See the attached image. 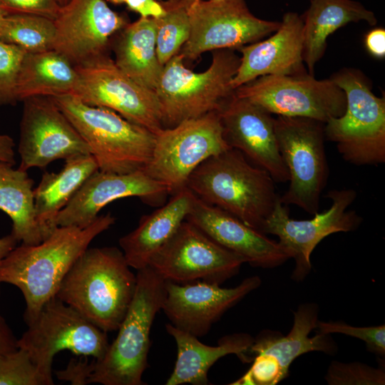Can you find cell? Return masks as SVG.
<instances>
[{
  "label": "cell",
  "mask_w": 385,
  "mask_h": 385,
  "mask_svg": "<svg viewBox=\"0 0 385 385\" xmlns=\"http://www.w3.org/2000/svg\"><path fill=\"white\" fill-rule=\"evenodd\" d=\"M114 223L115 217L107 213L83 229L57 227L41 242L21 243L0 262V283L17 287L24 295L26 324L56 295L64 277L93 240Z\"/></svg>",
  "instance_id": "1"
},
{
  "label": "cell",
  "mask_w": 385,
  "mask_h": 385,
  "mask_svg": "<svg viewBox=\"0 0 385 385\" xmlns=\"http://www.w3.org/2000/svg\"><path fill=\"white\" fill-rule=\"evenodd\" d=\"M130 268L115 247H88L64 277L56 296L102 331H116L136 288V274Z\"/></svg>",
  "instance_id": "2"
},
{
  "label": "cell",
  "mask_w": 385,
  "mask_h": 385,
  "mask_svg": "<svg viewBox=\"0 0 385 385\" xmlns=\"http://www.w3.org/2000/svg\"><path fill=\"white\" fill-rule=\"evenodd\" d=\"M274 183L268 172L230 148L197 166L186 188L202 201L262 233L279 197Z\"/></svg>",
  "instance_id": "3"
},
{
  "label": "cell",
  "mask_w": 385,
  "mask_h": 385,
  "mask_svg": "<svg viewBox=\"0 0 385 385\" xmlns=\"http://www.w3.org/2000/svg\"><path fill=\"white\" fill-rule=\"evenodd\" d=\"M131 303L114 341L100 360L93 359L88 384L143 385L148 367L150 333L165 300V279L150 266L138 270Z\"/></svg>",
  "instance_id": "4"
},
{
  "label": "cell",
  "mask_w": 385,
  "mask_h": 385,
  "mask_svg": "<svg viewBox=\"0 0 385 385\" xmlns=\"http://www.w3.org/2000/svg\"><path fill=\"white\" fill-rule=\"evenodd\" d=\"M91 149L98 170L125 174L143 170L151 158L155 133L117 113L68 95L52 98Z\"/></svg>",
  "instance_id": "5"
},
{
  "label": "cell",
  "mask_w": 385,
  "mask_h": 385,
  "mask_svg": "<svg viewBox=\"0 0 385 385\" xmlns=\"http://www.w3.org/2000/svg\"><path fill=\"white\" fill-rule=\"evenodd\" d=\"M212 51L211 64L203 72L186 68L180 53L164 65L155 91L160 106L163 128H172L183 120L219 111L234 94L231 81L240 56L235 49Z\"/></svg>",
  "instance_id": "6"
},
{
  "label": "cell",
  "mask_w": 385,
  "mask_h": 385,
  "mask_svg": "<svg viewBox=\"0 0 385 385\" xmlns=\"http://www.w3.org/2000/svg\"><path fill=\"white\" fill-rule=\"evenodd\" d=\"M345 93L343 115L324 123V135L344 160L356 165L385 162V98L371 91L364 73L344 68L330 78Z\"/></svg>",
  "instance_id": "7"
},
{
  "label": "cell",
  "mask_w": 385,
  "mask_h": 385,
  "mask_svg": "<svg viewBox=\"0 0 385 385\" xmlns=\"http://www.w3.org/2000/svg\"><path fill=\"white\" fill-rule=\"evenodd\" d=\"M18 339L37 367L46 385H53L52 363L62 350L101 359L108 346L106 332L88 321L56 296L50 299Z\"/></svg>",
  "instance_id": "8"
},
{
  "label": "cell",
  "mask_w": 385,
  "mask_h": 385,
  "mask_svg": "<svg viewBox=\"0 0 385 385\" xmlns=\"http://www.w3.org/2000/svg\"><path fill=\"white\" fill-rule=\"evenodd\" d=\"M324 128V123L310 118H274L278 148L289 177V188L279 201L312 215L318 212L329 175Z\"/></svg>",
  "instance_id": "9"
},
{
  "label": "cell",
  "mask_w": 385,
  "mask_h": 385,
  "mask_svg": "<svg viewBox=\"0 0 385 385\" xmlns=\"http://www.w3.org/2000/svg\"><path fill=\"white\" fill-rule=\"evenodd\" d=\"M155 135L151 158L143 170L170 195L186 188L190 175L203 161L231 148L219 111L163 128Z\"/></svg>",
  "instance_id": "10"
},
{
  "label": "cell",
  "mask_w": 385,
  "mask_h": 385,
  "mask_svg": "<svg viewBox=\"0 0 385 385\" xmlns=\"http://www.w3.org/2000/svg\"><path fill=\"white\" fill-rule=\"evenodd\" d=\"M235 94L271 114L306 117L324 123L343 115L344 91L329 78L303 75H267L237 87Z\"/></svg>",
  "instance_id": "11"
},
{
  "label": "cell",
  "mask_w": 385,
  "mask_h": 385,
  "mask_svg": "<svg viewBox=\"0 0 385 385\" xmlns=\"http://www.w3.org/2000/svg\"><path fill=\"white\" fill-rule=\"evenodd\" d=\"M246 262L242 256L222 247L185 220L152 256L148 266L173 282L221 284L236 275Z\"/></svg>",
  "instance_id": "12"
},
{
  "label": "cell",
  "mask_w": 385,
  "mask_h": 385,
  "mask_svg": "<svg viewBox=\"0 0 385 385\" xmlns=\"http://www.w3.org/2000/svg\"><path fill=\"white\" fill-rule=\"evenodd\" d=\"M75 67L79 82L73 96L89 106L110 109L154 133L163 128L155 92L130 78L106 53Z\"/></svg>",
  "instance_id": "13"
},
{
  "label": "cell",
  "mask_w": 385,
  "mask_h": 385,
  "mask_svg": "<svg viewBox=\"0 0 385 385\" xmlns=\"http://www.w3.org/2000/svg\"><path fill=\"white\" fill-rule=\"evenodd\" d=\"M190 35L178 53L194 61L202 53L217 49H239L263 39L280 21L256 17L245 0H201L188 8Z\"/></svg>",
  "instance_id": "14"
},
{
  "label": "cell",
  "mask_w": 385,
  "mask_h": 385,
  "mask_svg": "<svg viewBox=\"0 0 385 385\" xmlns=\"http://www.w3.org/2000/svg\"><path fill=\"white\" fill-rule=\"evenodd\" d=\"M356 192L353 189L332 190L327 197L331 207L322 213L314 214L310 220L290 218L287 205L277 200L274 209L266 220L263 234L277 236L279 242L287 248L294 260L292 279L303 280L310 272V256L317 245L327 236L339 232L357 229L362 218L354 210H347L354 202Z\"/></svg>",
  "instance_id": "15"
},
{
  "label": "cell",
  "mask_w": 385,
  "mask_h": 385,
  "mask_svg": "<svg viewBox=\"0 0 385 385\" xmlns=\"http://www.w3.org/2000/svg\"><path fill=\"white\" fill-rule=\"evenodd\" d=\"M22 102L19 169L45 168L57 160L91 154L88 145L51 97H31Z\"/></svg>",
  "instance_id": "16"
},
{
  "label": "cell",
  "mask_w": 385,
  "mask_h": 385,
  "mask_svg": "<svg viewBox=\"0 0 385 385\" xmlns=\"http://www.w3.org/2000/svg\"><path fill=\"white\" fill-rule=\"evenodd\" d=\"M53 22L52 48L74 66L106 53L110 38L128 24L105 0H69Z\"/></svg>",
  "instance_id": "17"
},
{
  "label": "cell",
  "mask_w": 385,
  "mask_h": 385,
  "mask_svg": "<svg viewBox=\"0 0 385 385\" xmlns=\"http://www.w3.org/2000/svg\"><path fill=\"white\" fill-rule=\"evenodd\" d=\"M225 138L274 182L287 183L289 173L278 148L274 118L262 107L234 94L219 111Z\"/></svg>",
  "instance_id": "18"
},
{
  "label": "cell",
  "mask_w": 385,
  "mask_h": 385,
  "mask_svg": "<svg viewBox=\"0 0 385 385\" xmlns=\"http://www.w3.org/2000/svg\"><path fill=\"white\" fill-rule=\"evenodd\" d=\"M260 284L258 276L247 277L232 288L202 281L178 284L165 280L162 309L172 325L201 337L225 312Z\"/></svg>",
  "instance_id": "19"
},
{
  "label": "cell",
  "mask_w": 385,
  "mask_h": 385,
  "mask_svg": "<svg viewBox=\"0 0 385 385\" xmlns=\"http://www.w3.org/2000/svg\"><path fill=\"white\" fill-rule=\"evenodd\" d=\"M168 194L166 187L148 175L143 170L125 174L100 170L92 174L81 186L66 206L57 215L56 227L85 228L111 202L138 197L151 202Z\"/></svg>",
  "instance_id": "20"
},
{
  "label": "cell",
  "mask_w": 385,
  "mask_h": 385,
  "mask_svg": "<svg viewBox=\"0 0 385 385\" xmlns=\"http://www.w3.org/2000/svg\"><path fill=\"white\" fill-rule=\"evenodd\" d=\"M237 50L241 55L231 81L233 90L263 76L308 73L303 58L304 23L296 12L284 14L279 27L267 38Z\"/></svg>",
  "instance_id": "21"
},
{
  "label": "cell",
  "mask_w": 385,
  "mask_h": 385,
  "mask_svg": "<svg viewBox=\"0 0 385 385\" xmlns=\"http://www.w3.org/2000/svg\"><path fill=\"white\" fill-rule=\"evenodd\" d=\"M185 220L222 247L242 256L252 266L274 268L292 258L289 251L279 242L196 196Z\"/></svg>",
  "instance_id": "22"
},
{
  "label": "cell",
  "mask_w": 385,
  "mask_h": 385,
  "mask_svg": "<svg viewBox=\"0 0 385 385\" xmlns=\"http://www.w3.org/2000/svg\"><path fill=\"white\" fill-rule=\"evenodd\" d=\"M165 329L175 339L178 350L175 367L166 385L208 384L209 369L218 359L228 354H236L244 362L252 360L250 350L254 339L248 334L225 336L217 346H208L200 342L198 337L171 324H167Z\"/></svg>",
  "instance_id": "23"
},
{
  "label": "cell",
  "mask_w": 385,
  "mask_h": 385,
  "mask_svg": "<svg viewBox=\"0 0 385 385\" xmlns=\"http://www.w3.org/2000/svg\"><path fill=\"white\" fill-rule=\"evenodd\" d=\"M195 195L187 188L168 203L143 215L138 227L119 240L125 258L137 270L148 266L152 256L173 235L190 213Z\"/></svg>",
  "instance_id": "24"
},
{
  "label": "cell",
  "mask_w": 385,
  "mask_h": 385,
  "mask_svg": "<svg viewBox=\"0 0 385 385\" xmlns=\"http://www.w3.org/2000/svg\"><path fill=\"white\" fill-rule=\"evenodd\" d=\"M319 307L315 303L300 304L294 314V324L286 336L273 331H264L254 339L250 354H267L273 356L288 375L289 368L294 359L310 351H322L327 354L337 352V346L330 334H320L309 337L318 321Z\"/></svg>",
  "instance_id": "25"
},
{
  "label": "cell",
  "mask_w": 385,
  "mask_h": 385,
  "mask_svg": "<svg viewBox=\"0 0 385 385\" xmlns=\"http://www.w3.org/2000/svg\"><path fill=\"white\" fill-rule=\"evenodd\" d=\"M304 23V64L309 74L314 76L316 63L323 57L329 35L349 23L366 21L375 26L374 13L354 0H311L302 15Z\"/></svg>",
  "instance_id": "26"
},
{
  "label": "cell",
  "mask_w": 385,
  "mask_h": 385,
  "mask_svg": "<svg viewBox=\"0 0 385 385\" xmlns=\"http://www.w3.org/2000/svg\"><path fill=\"white\" fill-rule=\"evenodd\" d=\"M79 76L75 66L53 49L26 53L16 83L17 101L37 96H73Z\"/></svg>",
  "instance_id": "27"
},
{
  "label": "cell",
  "mask_w": 385,
  "mask_h": 385,
  "mask_svg": "<svg viewBox=\"0 0 385 385\" xmlns=\"http://www.w3.org/2000/svg\"><path fill=\"white\" fill-rule=\"evenodd\" d=\"M98 170L91 154L81 155L65 160L58 173L45 172L34 189L36 219L46 237L57 227L55 220L83 183Z\"/></svg>",
  "instance_id": "28"
},
{
  "label": "cell",
  "mask_w": 385,
  "mask_h": 385,
  "mask_svg": "<svg viewBox=\"0 0 385 385\" xmlns=\"http://www.w3.org/2000/svg\"><path fill=\"white\" fill-rule=\"evenodd\" d=\"M120 31L114 47L115 63L135 82L155 91L164 67L156 53V20L140 17Z\"/></svg>",
  "instance_id": "29"
},
{
  "label": "cell",
  "mask_w": 385,
  "mask_h": 385,
  "mask_svg": "<svg viewBox=\"0 0 385 385\" xmlns=\"http://www.w3.org/2000/svg\"><path fill=\"white\" fill-rule=\"evenodd\" d=\"M13 166L0 160V210L11 218V233L18 242L36 245L46 236L36 216L34 180Z\"/></svg>",
  "instance_id": "30"
},
{
  "label": "cell",
  "mask_w": 385,
  "mask_h": 385,
  "mask_svg": "<svg viewBox=\"0 0 385 385\" xmlns=\"http://www.w3.org/2000/svg\"><path fill=\"white\" fill-rule=\"evenodd\" d=\"M53 20L24 14H6L0 21V39L15 45L26 53L53 49Z\"/></svg>",
  "instance_id": "31"
},
{
  "label": "cell",
  "mask_w": 385,
  "mask_h": 385,
  "mask_svg": "<svg viewBox=\"0 0 385 385\" xmlns=\"http://www.w3.org/2000/svg\"><path fill=\"white\" fill-rule=\"evenodd\" d=\"M165 14L156 20V53L160 63L164 65L178 54L190 35L188 8L186 0L163 2Z\"/></svg>",
  "instance_id": "32"
},
{
  "label": "cell",
  "mask_w": 385,
  "mask_h": 385,
  "mask_svg": "<svg viewBox=\"0 0 385 385\" xmlns=\"http://www.w3.org/2000/svg\"><path fill=\"white\" fill-rule=\"evenodd\" d=\"M0 385H46L29 353L18 348L0 355Z\"/></svg>",
  "instance_id": "33"
},
{
  "label": "cell",
  "mask_w": 385,
  "mask_h": 385,
  "mask_svg": "<svg viewBox=\"0 0 385 385\" xmlns=\"http://www.w3.org/2000/svg\"><path fill=\"white\" fill-rule=\"evenodd\" d=\"M324 379L329 385H384L385 371L361 362L333 361Z\"/></svg>",
  "instance_id": "34"
},
{
  "label": "cell",
  "mask_w": 385,
  "mask_h": 385,
  "mask_svg": "<svg viewBox=\"0 0 385 385\" xmlns=\"http://www.w3.org/2000/svg\"><path fill=\"white\" fill-rule=\"evenodd\" d=\"M26 52L0 39V106L15 105L16 83Z\"/></svg>",
  "instance_id": "35"
},
{
  "label": "cell",
  "mask_w": 385,
  "mask_h": 385,
  "mask_svg": "<svg viewBox=\"0 0 385 385\" xmlns=\"http://www.w3.org/2000/svg\"><path fill=\"white\" fill-rule=\"evenodd\" d=\"M317 333L330 334H344L364 341L366 349L378 357L385 356V325L357 327L343 322L317 321Z\"/></svg>",
  "instance_id": "36"
},
{
  "label": "cell",
  "mask_w": 385,
  "mask_h": 385,
  "mask_svg": "<svg viewBox=\"0 0 385 385\" xmlns=\"http://www.w3.org/2000/svg\"><path fill=\"white\" fill-rule=\"evenodd\" d=\"M287 376L273 356L258 354L254 356L247 372L232 384L275 385Z\"/></svg>",
  "instance_id": "37"
},
{
  "label": "cell",
  "mask_w": 385,
  "mask_h": 385,
  "mask_svg": "<svg viewBox=\"0 0 385 385\" xmlns=\"http://www.w3.org/2000/svg\"><path fill=\"white\" fill-rule=\"evenodd\" d=\"M58 0H0L4 14H33L54 20L60 9Z\"/></svg>",
  "instance_id": "38"
},
{
  "label": "cell",
  "mask_w": 385,
  "mask_h": 385,
  "mask_svg": "<svg viewBox=\"0 0 385 385\" xmlns=\"http://www.w3.org/2000/svg\"><path fill=\"white\" fill-rule=\"evenodd\" d=\"M86 356L83 359H71L67 367L56 372L57 379L69 381L73 385L88 384L89 377L93 369V359L91 362Z\"/></svg>",
  "instance_id": "39"
},
{
  "label": "cell",
  "mask_w": 385,
  "mask_h": 385,
  "mask_svg": "<svg viewBox=\"0 0 385 385\" xmlns=\"http://www.w3.org/2000/svg\"><path fill=\"white\" fill-rule=\"evenodd\" d=\"M125 4L128 9L138 13L141 18L158 19L166 13L163 2L158 0H126Z\"/></svg>",
  "instance_id": "40"
},
{
  "label": "cell",
  "mask_w": 385,
  "mask_h": 385,
  "mask_svg": "<svg viewBox=\"0 0 385 385\" xmlns=\"http://www.w3.org/2000/svg\"><path fill=\"white\" fill-rule=\"evenodd\" d=\"M364 45L367 51L374 57L384 58L385 56V29L374 28L364 37Z\"/></svg>",
  "instance_id": "41"
},
{
  "label": "cell",
  "mask_w": 385,
  "mask_h": 385,
  "mask_svg": "<svg viewBox=\"0 0 385 385\" xmlns=\"http://www.w3.org/2000/svg\"><path fill=\"white\" fill-rule=\"evenodd\" d=\"M17 341L11 330L0 316V355L16 350Z\"/></svg>",
  "instance_id": "42"
},
{
  "label": "cell",
  "mask_w": 385,
  "mask_h": 385,
  "mask_svg": "<svg viewBox=\"0 0 385 385\" xmlns=\"http://www.w3.org/2000/svg\"><path fill=\"white\" fill-rule=\"evenodd\" d=\"M14 146L15 143L11 137L0 134V160L14 165L16 164Z\"/></svg>",
  "instance_id": "43"
},
{
  "label": "cell",
  "mask_w": 385,
  "mask_h": 385,
  "mask_svg": "<svg viewBox=\"0 0 385 385\" xmlns=\"http://www.w3.org/2000/svg\"><path fill=\"white\" fill-rule=\"evenodd\" d=\"M17 242L11 233L0 238V262L16 247Z\"/></svg>",
  "instance_id": "44"
},
{
  "label": "cell",
  "mask_w": 385,
  "mask_h": 385,
  "mask_svg": "<svg viewBox=\"0 0 385 385\" xmlns=\"http://www.w3.org/2000/svg\"><path fill=\"white\" fill-rule=\"evenodd\" d=\"M115 4H125L126 0H107Z\"/></svg>",
  "instance_id": "45"
},
{
  "label": "cell",
  "mask_w": 385,
  "mask_h": 385,
  "mask_svg": "<svg viewBox=\"0 0 385 385\" xmlns=\"http://www.w3.org/2000/svg\"><path fill=\"white\" fill-rule=\"evenodd\" d=\"M69 0H58L60 6H63L64 4H66V3H68Z\"/></svg>",
  "instance_id": "46"
},
{
  "label": "cell",
  "mask_w": 385,
  "mask_h": 385,
  "mask_svg": "<svg viewBox=\"0 0 385 385\" xmlns=\"http://www.w3.org/2000/svg\"><path fill=\"white\" fill-rule=\"evenodd\" d=\"M186 1L190 2L191 4H195V3L199 2L201 0H186Z\"/></svg>",
  "instance_id": "47"
},
{
  "label": "cell",
  "mask_w": 385,
  "mask_h": 385,
  "mask_svg": "<svg viewBox=\"0 0 385 385\" xmlns=\"http://www.w3.org/2000/svg\"><path fill=\"white\" fill-rule=\"evenodd\" d=\"M6 15L4 14V13H2L1 11H0V21L1 20V19L3 18V16Z\"/></svg>",
  "instance_id": "48"
}]
</instances>
